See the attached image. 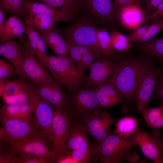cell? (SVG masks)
<instances>
[{
	"label": "cell",
	"mask_w": 163,
	"mask_h": 163,
	"mask_svg": "<svg viewBox=\"0 0 163 163\" xmlns=\"http://www.w3.org/2000/svg\"><path fill=\"white\" fill-rule=\"evenodd\" d=\"M116 70L106 83L117 88L127 104L133 103L136 87L145 72L153 66L149 59L142 56L115 58Z\"/></svg>",
	"instance_id": "cell-1"
},
{
	"label": "cell",
	"mask_w": 163,
	"mask_h": 163,
	"mask_svg": "<svg viewBox=\"0 0 163 163\" xmlns=\"http://www.w3.org/2000/svg\"><path fill=\"white\" fill-rule=\"evenodd\" d=\"M135 146L129 138L121 137L112 132L99 144L92 147L93 159L102 163H120L125 160L130 163H137L140 156L133 150Z\"/></svg>",
	"instance_id": "cell-2"
},
{
	"label": "cell",
	"mask_w": 163,
	"mask_h": 163,
	"mask_svg": "<svg viewBox=\"0 0 163 163\" xmlns=\"http://www.w3.org/2000/svg\"><path fill=\"white\" fill-rule=\"evenodd\" d=\"M46 67L54 79L72 93L85 85L86 77L69 57L48 56Z\"/></svg>",
	"instance_id": "cell-3"
},
{
	"label": "cell",
	"mask_w": 163,
	"mask_h": 163,
	"mask_svg": "<svg viewBox=\"0 0 163 163\" xmlns=\"http://www.w3.org/2000/svg\"><path fill=\"white\" fill-rule=\"evenodd\" d=\"M87 134L80 123L73 121L67 140V152L62 162L87 163L93 159L92 147Z\"/></svg>",
	"instance_id": "cell-4"
},
{
	"label": "cell",
	"mask_w": 163,
	"mask_h": 163,
	"mask_svg": "<svg viewBox=\"0 0 163 163\" xmlns=\"http://www.w3.org/2000/svg\"><path fill=\"white\" fill-rule=\"evenodd\" d=\"M45 139L42 134L25 138L11 143V152L19 157L42 159L49 162L54 161H55L54 152Z\"/></svg>",
	"instance_id": "cell-5"
},
{
	"label": "cell",
	"mask_w": 163,
	"mask_h": 163,
	"mask_svg": "<svg viewBox=\"0 0 163 163\" xmlns=\"http://www.w3.org/2000/svg\"><path fill=\"white\" fill-rule=\"evenodd\" d=\"M68 94L67 109L73 121L79 123L88 114L102 108L93 88H88L85 85Z\"/></svg>",
	"instance_id": "cell-6"
},
{
	"label": "cell",
	"mask_w": 163,
	"mask_h": 163,
	"mask_svg": "<svg viewBox=\"0 0 163 163\" xmlns=\"http://www.w3.org/2000/svg\"><path fill=\"white\" fill-rule=\"evenodd\" d=\"M18 43L24 58V69L26 77L33 85L52 83L54 79L39 60L29 42L23 36Z\"/></svg>",
	"instance_id": "cell-7"
},
{
	"label": "cell",
	"mask_w": 163,
	"mask_h": 163,
	"mask_svg": "<svg viewBox=\"0 0 163 163\" xmlns=\"http://www.w3.org/2000/svg\"><path fill=\"white\" fill-rule=\"evenodd\" d=\"M159 129H154L150 133L137 126L129 137L138 146L146 158L154 163H163V141Z\"/></svg>",
	"instance_id": "cell-8"
},
{
	"label": "cell",
	"mask_w": 163,
	"mask_h": 163,
	"mask_svg": "<svg viewBox=\"0 0 163 163\" xmlns=\"http://www.w3.org/2000/svg\"><path fill=\"white\" fill-rule=\"evenodd\" d=\"M72 121V116L67 108L62 110L54 109L52 126V149L56 162L67 153L68 134Z\"/></svg>",
	"instance_id": "cell-9"
},
{
	"label": "cell",
	"mask_w": 163,
	"mask_h": 163,
	"mask_svg": "<svg viewBox=\"0 0 163 163\" xmlns=\"http://www.w3.org/2000/svg\"><path fill=\"white\" fill-rule=\"evenodd\" d=\"M96 27L88 21H80L67 28L63 37L70 44L88 47L99 58L103 57L97 42Z\"/></svg>",
	"instance_id": "cell-10"
},
{
	"label": "cell",
	"mask_w": 163,
	"mask_h": 163,
	"mask_svg": "<svg viewBox=\"0 0 163 163\" xmlns=\"http://www.w3.org/2000/svg\"><path fill=\"white\" fill-rule=\"evenodd\" d=\"M116 120L100 109L88 114L79 123L87 134L94 138L96 146L112 132L110 127Z\"/></svg>",
	"instance_id": "cell-11"
},
{
	"label": "cell",
	"mask_w": 163,
	"mask_h": 163,
	"mask_svg": "<svg viewBox=\"0 0 163 163\" xmlns=\"http://www.w3.org/2000/svg\"><path fill=\"white\" fill-rule=\"evenodd\" d=\"M0 119L2 125L1 139L10 144L39 134L30 120L1 116Z\"/></svg>",
	"instance_id": "cell-12"
},
{
	"label": "cell",
	"mask_w": 163,
	"mask_h": 163,
	"mask_svg": "<svg viewBox=\"0 0 163 163\" xmlns=\"http://www.w3.org/2000/svg\"><path fill=\"white\" fill-rule=\"evenodd\" d=\"M32 89L41 99L55 110H62L68 108V93L64 92L62 85L55 79L51 84L32 85Z\"/></svg>",
	"instance_id": "cell-13"
},
{
	"label": "cell",
	"mask_w": 163,
	"mask_h": 163,
	"mask_svg": "<svg viewBox=\"0 0 163 163\" xmlns=\"http://www.w3.org/2000/svg\"><path fill=\"white\" fill-rule=\"evenodd\" d=\"M30 101L33 108L36 122L41 134L52 142V126L54 109L41 99L33 91L32 86L30 91Z\"/></svg>",
	"instance_id": "cell-14"
},
{
	"label": "cell",
	"mask_w": 163,
	"mask_h": 163,
	"mask_svg": "<svg viewBox=\"0 0 163 163\" xmlns=\"http://www.w3.org/2000/svg\"><path fill=\"white\" fill-rule=\"evenodd\" d=\"M117 66L115 59L105 56L98 58L89 68V73L86 77L85 86L93 88L105 84L114 74Z\"/></svg>",
	"instance_id": "cell-15"
},
{
	"label": "cell",
	"mask_w": 163,
	"mask_h": 163,
	"mask_svg": "<svg viewBox=\"0 0 163 163\" xmlns=\"http://www.w3.org/2000/svg\"><path fill=\"white\" fill-rule=\"evenodd\" d=\"M161 71L152 66L146 70L140 81L135 93L138 113L145 107L151 99Z\"/></svg>",
	"instance_id": "cell-16"
},
{
	"label": "cell",
	"mask_w": 163,
	"mask_h": 163,
	"mask_svg": "<svg viewBox=\"0 0 163 163\" xmlns=\"http://www.w3.org/2000/svg\"><path fill=\"white\" fill-rule=\"evenodd\" d=\"M24 4L28 13H41L52 17L56 22H69L75 18L76 12L72 10L58 9L43 3L30 1H24Z\"/></svg>",
	"instance_id": "cell-17"
},
{
	"label": "cell",
	"mask_w": 163,
	"mask_h": 163,
	"mask_svg": "<svg viewBox=\"0 0 163 163\" xmlns=\"http://www.w3.org/2000/svg\"><path fill=\"white\" fill-rule=\"evenodd\" d=\"M87 9L105 26L113 22L116 14L113 0H82Z\"/></svg>",
	"instance_id": "cell-18"
},
{
	"label": "cell",
	"mask_w": 163,
	"mask_h": 163,
	"mask_svg": "<svg viewBox=\"0 0 163 163\" xmlns=\"http://www.w3.org/2000/svg\"><path fill=\"white\" fill-rule=\"evenodd\" d=\"M0 54L14 67L16 75L25 79L26 77L24 69V58L18 43L12 40L2 43L0 45Z\"/></svg>",
	"instance_id": "cell-19"
},
{
	"label": "cell",
	"mask_w": 163,
	"mask_h": 163,
	"mask_svg": "<svg viewBox=\"0 0 163 163\" xmlns=\"http://www.w3.org/2000/svg\"><path fill=\"white\" fill-rule=\"evenodd\" d=\"M117 15L120 22L124 27L133 30L143 25L147 16L142 6L135 5L124 7Z\"/></svg>",
	"instance_id": "cell-20"
},
{
	"label": "cell",
	"mask_w": 163,
	"mask_h": 163,
	"mask_svg": "<svg viewBox=\"0 0 163 163\" xmlns=\"http://www.w3.org/2000/svg\"><path fill=\"white\" fill-rule=\"evenodd\" d=\"M69 45V56L76 64L81 73L85 75L86 70L89 69L93 62L99 57L94 51L88 47Z\"/></svg>",
	"instance_id": "cell-21"
},
{
	"label": "cell",
	"mask_w": 163,
	"mask_h": 163,
	"mask_svg": "<svg viewBox=\"0 0 163 163\" xmlns=\"http://www.w3.org/2000/svg\"><path fill=\"white\" fill-rule=\"evenodd\" d=\"M45 43L56 56L67 57L69 53V43L54 27L45 31L37 30Z\"/></svg>",
	"instance_id": "cell-22"
},
{
	"label": "cell",
	"mask_w": 163,
	"mask_h": 163,
	"mask_svg": "<svg viewBox=\"0 0 163 163\" xmlns=\"http://www.w3.org/2000/svg\"><path fill=\"white\" fill-rule=\"evenodd\" d=\"M93 89L101 107H110L124 101L118 90L107 83Z\"/></svg>",
	"instance_id": "cell-23"
},
{
	"label": "cell",
	"mask_w": 163,
	"mask_h": 163,
	"mask_svg": "<svg viewBox=\"0 0 163 163\" xmlns=\"http://www.w3.org/2000/svg\"><path fill=\"white\" fill-rule=\"evenodd\" d=\"M27 25L17 16H12L0 27V40L4 43L22 36Z\"/></svg>",
	"instance_id": "cell-24"
},
{
	"label": "cell",
	"mask_w": 163,
	"mask_h": 163,
	"mask_svg": "<svg viewBox=\"0 0 163 163\" xmlns=\"http://www.w3.org/2000/svg\"><path fill=\"white\" fill-rule=\"evenodd\" d=\"M33 113V108L30 101L28 103L23 104H5L0 110L1 117L30 120Z\"/></svg>",
	"instance_id": "cell-25"
},
{
	"label": "cell",
	"mask_w": 163,
	"mask_h": 163,
	"mask_svg": "<svg viewBox=\"0 0 163 163\" xmlns=\"http://www.w3.org/2000/svg\"><path fill=\"white\" fill-rule=\"evenodd\" d=\"M134 45L143 54L163 62V37H154L145 42L135 43Z\"/></svg>",
	"instance_id": "cell-26"
},
{
	"label": "cell",
	"mask_w": 163,
	"mask_h": 163,
	"mask_svg": "<svg viewBox=\"0 0 163 163\" xmlns=\"http://www.w3.org/2000/svg\"><path fill=\"white\" fill-rule=\"evenodd\" d=\"M148 128L159 129L163 127V101L155 107H145L140 112Z\"/></svg>",
	"instance_id": "cell-27"
},
{
	"label": "cell",
	"mask_w": 163,
	"mask_h": 163,
	"mask_svg": "<svg viewBox=\"0 0 163 163\" xmlns=\"http://www.w3.org/2000/svg\"><path fill=\"white\" fill-rule=\"evenodd\" d=\"M24 19L27 25L35 28L37 30L45 31L53 28L56 22L52 17L41 13L28 12Z\"/></svg>",
	"instance_id": "cell-28"
},
{
	"label": "cell",
	"mask_w": 163,
	"mask_h": 163,
	"mask_svg": "<svg viewBox=\"0 0 163 163\" xmlns=\"http://www.w3.org/2000/svg\"><path fill=\"white\" fill-rule=\"evenodd\" d=\"M139 120L133 116H126L121 118L115 124L113 133L120 136L129 138L131 134L138 126Z\"/></svg>",
	"instance_id": "cell-29"
},
{
	"label": "cell",
	"mask_w": 163,
	"mask_h": 163,
	"mask_svg": "<svg viewBox=\"0 0 163 163\" xmlns=\"http://www.w3.org/2000/svg\"><path fill=\"white\" fill-rule=\"evenodd\" d=\"M97 40L103 56L112 58L116 54L111 42L110 33L105 28L96 27Z\"/></svg>",
	"instance_id": "cell-30"
},
{
	"label": "cell",
	"mask_w": 163,
	"mask_h": 163,
	"mask_svg": "<svg viewBox=\"0 0 163 163\" xmlns=\"http://www.w3.org/2000/svg\"><path fill=\"white\" fill-rule=\"evenodd\" d=\"M32 85L28 84L25 79H19L9 81L6 84L1 95L10 96L28 91Z\"/></svg>",
	"instance_id": "cell-31"
},
{
	"label": "cell",
	"mask_w": 163,
	"mask_h": 163,
	"mask_svg": "<svg viewBox=\"0 0 163 163\" xmlns=\"http://www.w3.org/2000/svg\"><path fill=\"white\" fill-rule=\"evenodd\" d=\"M113 48L120 51L127 52L131 48V40L126 36L117 30H114L109 33Z\"/></svg>",
	"instance_id": "cell-32"
},
{
	"label": "cell",
	"mask_w": 163,
	"mask_h": 163,
	"mask_svg": "<svg viewBox=\"0 0 163 163\" xmlns=\"http://www.w3.org/2000/svg\"><path fill=\"white\" fill-rule=\"evenodd\" d=\"M24 0H0V8L4 12L12 13L17 16L25 15L27 12Z\"/></svg>",
	"instance_id": "cell-33"
},
{
	"label": "cell",
	"mask_w": 163,
	"mask_h": 163,
	"mask_svg": "<svg viewBox=\"0 0 163 163\" xmlns=\"http://www.w3.org/2000/svg\"><path fill=\"white\" fill-rule=\"evenodd\" d=\"M28 41L34 42L37 45L42 57L45 66L46 67V60L48 55L47 53L46 44L39 33L33 27L27 25L25 32Z\"/></svg>",
	"instance_id": "cell-34"
},
{
	"label": "cell",
	"mask_w": 163,
	"mask_h": 163,
	"mask_svg": "<svg viewBox=\"0 0 163 163\" xmlns=\"http://www.w3.org/2000/svg\"><path fill=\"white\" fill-rule=\"evenodd\" d=\"M43 3L55 8L68 9L77 12L83 6L79 0H28Z\"/></svg>",
	"instance_id": "cell-35"
},
{
	"label": "cell",
	"mask_w": 163,
	"mask_h": 163,
	"mask_svg": "<svg viewBox=\"0 0 163 163\" xmlns=\"http://www.w3.org/2000/svg\"><path fill=\"white\" fill-rule=\"evenodd\" d=\"M163 30V18L156 20L149 24L145 34L141 37L136 43L148 41L153 38L160 31Z\"/></svg>",
	"instance_id": "cell-36"
},
{
	"label": "cell",
	"mask_w": 163,
	"mask_h": 163,
	"mask_svg": "<svg viewBox=\"0 0 163 163\" xmlns=\"http://www.w3.org/2000/svg\"><path fill=\"white\" fill-rule=\"evenodd\" d=\"M31 88L28 91L13 96L2 97L3 102L7 104H23L29 103L30 100V92Z\"/></svg>",
	"instance_id": "cell-37"
},
{
	"label": "cell",
	"mask_w": 163,
	"mask_h": 163,
	"mask_svg": "<svg viewBox=\"0 0 163 163\" xmlns=\"http://www.w3.org/2000/svg\"><path fill=\"white\" fill-rule=\"evenodd\" d=\"M16 75L15 70L11 64L0 59V79L11 78Z\"/></svg>",
	"instance_id": "cell-38"
},
{
	"label": "cell",
	"mask_w": 163,
	"mask_h": 163,
	"mask_svg": "<svg viewBox=\"0 0 163 163\" xmlns=\"http://www.w3.org/2000/svg\"><path fill=\"white\" fill-rule=\"evenodd\" d=\"M151 99L163 101V70H161L157 80L154 92Z\"/></svg>",
	"instance_id": "cell-39"
},
{
	"label": "cell",
	"mask_w": 163,
	"mask_h": 163,
	"mask_svg": "<svg viewBox=\"0 0 163 163\" xmlns=\"http://www.w3.org/2000/svg\"><path fill=\"white\" fill-rule=\"evenodd\" d=\"M163 18V2L145 19L143 25Z\"/></svg>",
	"instance_id": "cell-40"
},
{
	"label": "cell",
	"mask_w": 163,
	"mask_h": 163,
	"mask_svg": "<svg viewBox=\"0 0 163 163\" xmlns=\"http://www.w3.org/2000/svg\"><path fill=\"white\" fill-rule=\"evenodd\" d=\"M149 24H148L138 27L134 30L128 36L131 41L136 43L146 33Z\"/></svg>",
	"instance_id": "cell-41"
},
{
	"label": "cell",
	"mask_w": 163,
	"mask_h": 163,
	"mask_svg": "<svg viewBox=\"0 0 163 163\" xmlns=\"http://www.w3.org/2000/svg\"><path fill=\"white\" fill-rule=\"evenodd\" d=\"M163 2V0H146L145 9L147 16L155 10Z\"/></svg>",
	"instance_id": "cell-42"
},
{
	"label": "cell",
	"mask_w": 163,
	"mask_h": 163,
	"mask_svg": "<svg viewBox=\"0 0 163 163\" xmlns=\"http://www.w3.org/2000/svg\"><path fill=\"white\" fill-rule=\"evenodd\" d=\"M133 5L135 4L131 0H113V9L117 15L124 7Z\"/></svg>",
	"instance_id": "cell-43"
},
{
	"label": "cell",
	"mask_w": 163,
	"mask_h": 163,
	"mask_svg": "<svg viewBox=\"0 0 163 163\" xmlns=\"http://www.w3.org/2000/svg\"><path fill=\"white\" fill-rule=\"evenodd\" d=\"M12 163H43L49 162L48 161L40 159L32 158H26L21 157L12 158Z\"/></svg>",
	"instance_id": "cell-44"
},
{
	"label": "cell",
	"mask_w": 163,
	"mask_h": 163,
	"mask_svg": "<svg viewBox=\"0 0 163 163\" xmlns=\"http://www.w3.org/2000/svg\"><path fill=\"white\" fill-rule=\"evenodd\" d=\"M9 81L7 79H0V93L2 94L5 86Z\"/></svg>",
	"instance_id": "cell-45"
},
{
	"label": "cell",
	"mask_w": 163,
	"mask_h": 163,
	"mask_svg": "<svg viewBox=\"0 0 163 163\" xmlns=\"http://www.w3.org/2000/svg\"><path fill=\"white\" fill-rule=\"evenodd\" d=\"M5 15L4 11L0 8V27L3 25L4 22Z\"/></svg>",
	"instance_id": "cell-46"
},
{
	"label": "cell",
	"mask_w": 163,
	"mask_h": 163,
	"mask_svg": "<svg viewBox=\"0 0 163 163\" xmlns=\"http://www.w3.org/2000/svg\"><path fill=\"white\" fill-rule=\"evenodd\" d=\"M133 3L136 5H139L141 6L142 4L145 3H145L146 0H131Z\"/></svg>",
	"instance_id": "cell-47"
},
{
	"label": "cell",
	"mask_w": 163,
	"mask_h": 163,
	"mask_svg": "<svg viewBox=\"0 0 163 163\" xmlns=\"http://www.w3.org/2000/svg\"><path fill=\"white\" fill-rule=\"evenodd\" d=\"M161 139H162V140H163V136H162V138H161Z\"/></svg>",
	"instance_id": "cell-48"
}]
</instances>
